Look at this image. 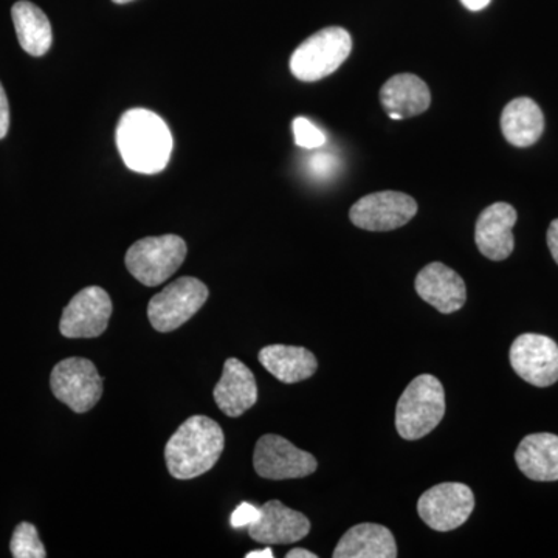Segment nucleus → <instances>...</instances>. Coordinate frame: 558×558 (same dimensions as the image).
Returning <instances> with one entry per match:
<instances>
[{"instance_id": "1", "label": "nucleus", "mask_w": 558, "mask_h": 558, "mask_svg": "<svg viewBox=\"0 0 558 558\" xmlns=\"http://www.w3.org/2000/svg\"><path fill=\"white\" fill-rule=\"evenodd\" d=\"M117 146L130 170L157 174L167 168L174 142L160 116L148 109H131L121 116L117 126Z\"/></svg>"}, {"instance_id": "32", "label": "nucleus", "mask_w": 558, "mask_h": 558, "mask_svg": "<svg viewBox=\"0 0 558 558\" xmlns=\"http://www.w3.org/2000/svg\"><path fill=\"white\" fill-rule=\"evenodd\" d=\"M112 2L120 3V5H121V3H130V2H132V0H112Z\"/></svg>"}, {"instance_id": "25", "label": "nucleus", "mask_w": 558, "mask_h": 558, "mask_svg": "<svg viewBox=\"0 0 558 558\" xmlns=\"http://www.w3.org/2000/svg\"><path fill=\"white\" fill-rule=\"evenodd\" d=\"M259 519V508L256 506L250 505V502H242L240 508L234 510L233 515H231V526L241 529L248 527L250 524L255 523L256 520Z\"/></svg>"}, {"instance_id": "9", "label": "nucleus", "mask_w": 558, "mask_h": 558, "mask_svg": "<svg viewBox=\"0 0 558 558\" xmlns=\"http://www.w3.org/2000/svg\"><path fill=\"white\" fill-rule=\"evenodd\" d=\"M253 465L260 478L281 481L306 478L315 473L318 462L282 436L266 435L256 442Z\"/></svg>"}, {"instance_id": "26", "label": "nucleus", "mask_w": 558, "mask_h": 558, "mask_svg": "<svg viewBox=\"0 0 558 558\" xmlns=\"http://www.w3.org/2000/svg\"><path fill=\"white\" fill-rule=\"evenodd\" d=\"M333 163L336 159L329 154H318L311 159L312 171L317 175H329L333 171Z\"/></svg>"}, {"instance_id": "12", "label": "nucleus", "mask_w": 558, "mask_h": 558, "mask_svg": "<svg viewBox=\"0 0 558 558\" xmlns=\"http://www.w3.org/2000/svg\"><path fill=\"white\" fill-rule=\"evenodd\" d=\"M510 365L527 384L546 388L558 380V344L539 333H523L513 341Z\"/></svg>"}, {"instance_id": "13", "label": "nucleus", "mask_w": 558, "mask_h": 558, "mask_svg": "<svg viewBox=\"0 0 558 558\" xmlns=\"http://www.w3.org/2000/svg\"><path fill=\"white\" fill-rule=\"evenodd\" d=\"M311 521L278 499H271L259 508V519L250 524L248 535L263 545H290L307 537Z\"/></svg>"}, {"instance_id": "4", "label": "nucleus", "mask_w": 558, "mask_h": 558, "mask_svg": "<svg viewBox=\"0 0 558 558\" xmlns=\"http://www.w3.org/2000/svg\"><path fill=\"white\" fill-rule=\"evenodd\" d=\"M351 50L352 38L344 28H323L293 51L290 72L296 80L314 83L339 70Z\"/></svg>"}, {"instance_id": "16", "label": "nucleus", "mask_w": 558, "mask_h": 558, "mask_svg": "<svg viewBox=\"0 0 558 558\" xmlns=\"http://www.w3.org/2000/svg\"><path fill=\"white\" fill-rule=\"evenodd\" d=\"M213 398L226 416H242L258 402V385L252 369L241 360H227L222 377L213 391Z\"/></svg>"}, {"instance_id": "8", "label": "nucleus", "mask_w": 558, "mask_h": 558, "mask_svg": "<svg viewBox=\"0 0 558 558\" xmlns=\"http://www.w3.org/2000/svg\"><path fill=\"white\" fill-rule=\"evenodd\" d=\"M475 509L472 488L462 483H442L425 492L417 512L428 527L438 532L454 531L465 523Z\"/></svg>"}, {"instance_id": "3", "label": "nucleus", "mask_w": 558, "mask_h": 558, "mask_svg": "<svg viewBox=\"0 0 558 558\" xmlns=\"http://www.w3.org/2000/svg\"><path fill=\"white\" fill-rule=\"evenodd\" d=\"M446 414V391L435 376L422 374L411 381L396 407L400 438L417 440L429 435Z\"/></svg>"}, {"instance_id": "15", "label": "nucleus", "mask_w": 558, "mask_h": 558, "mask_svg": "<svg viewBox=\"0 0 558 558\" xmlns=\"http://www.w3.org/2000/svg\"><path fill=\"white\" fill-rule=\"evenodd\" d=\"M517 223V211L512 205L497 202L481 213L476 222L475 242L481 255L492 260H505L515 247L512 229Z\"/></svg>"}, {"instance_id": "27", "label": "nucleus", "mask_w": 558, "mask_h": 558, "mask_svg": "<svg viewBox=\"0 0 558 558\" xmlns=\"http://www.w3.org/2000/svg\"><path fill=\"white\" fill-rule=\"evenodd\" d=\"M10 130V106L9 98H7L5 90L0 84V140L9 134Z\"/></svg>"}, {"instance_id": "17", "label": "nucleus", "mask_w": 558, "mask_h": 558, "mask_svg": "<svg viewBox=\"0 0 558 558\" xmlns=\"http://www.w3.org/2000/svg\"><path fill=\"white\" fill-rule=\"evenodd\" d=\"M380 101L389 119L405 120L421 116L432 105L427 83L411 73H400L384 84Z\"/></svg>"}, {"instance_id": "20", "label": "nucleus", "mask_w": 558, "mask_h": 558, "mask_svg": "<svg viewBox=\"0 0 558 558\" xmlns=\"http://www.w3.org/2000/svg\"><path fill=\"white\" fill-rule=\"evenodd\" d=\"M517 465L532 481H558V436L550 433L529 435L515 451Z\"/></svg>"}, {"instance_id": "29", "label": "nucleus", "mask_w": 558, "mask_h": 558, "mask_svg": "<svg viewBox=\"0 0 558 558\" xmlns=\"http://www.w3.org/2000/svg\"><path fill=\"white\" fill-rule=\"evenodd\" d=\"M461 2L470 11H481L488 7L490 0H461Z\"/></svg>"}, {"instance_id": "24", "label": "nucleus", "mask_w": 558, "mask_h": 558, "mask_svg": "<svg viewBox=\"0 0 558 558\" xmlns=\"http://www.w3.org/2000/svg\"><path fill=\"white\" fill-rule=\"evenodd\" d=\"M293 135H295V143L300 148L318 149L326 145L325 132L304 117H296L293 120Z\"/></svg>"}, {"instance_id": "5", "label": "nucleus", "mask_w": 558, "mask_h": 558, "mask_svg": "<svg viewBox=\"0 0 558 558\" xmlns=\"http://www.w3.org/2000/svg\"><path fill=\"white\" fill-rule=\"evenodd\" d=\"M189 247L186 242L175 234L143 238L128 250V270L132 277L148 288H156L170 279L182 266Z\"/></svg>"}, {"instance_id": "2", "label": "nucleus", "mask_w": 558, "mask_h": 558, "mask_svg": "<svg viewBox=\"0 0 558 558\" xmlns=\"http://www.w3.org/2000/svg\"><path fill=\"white\" fill-rule=\"evenodd\" d=\"M226 435L218 422L207 416H191L165 447L168 472L175 480H194L215 468L222 457Z\"/></svg>"}, {"instance_id": "22", "label": "nucleus", "mask_w": 558, "mask_h": 558, "mask_svg": "<svg viewBox=\"0 0 558 558\" xmlns=\"http://www.w3.org/2000/svg\"><path fill=\"white\" fill-rule=\"evenodd\" d=\"M11 16L22 49L32 57H44L53 43V33L46 13L35 3L20 0L11 9Z\"/></svg>"}, {"instance_id": "10", "label": "nucleus", "mask_w": 558, "mask_h": 558, "mask_svg": "<svg viewBox=\"0 0 558 558\" xmlns=\"http://www.w3.org/2000/svg\"><path fill=\"white\" fill-rule=\"evenodd\" d=\"M112 311V300L105 289H83L62 311L61 333L65 339H97L108 329Z\"/></svg>"}, {"instance_id": "11", "label": "nucleus", "mask_w": 558, "mask_h": 558, "mask_svg": "<svg viewBox=\"0 0 558 558\" xmlns=\"http://www.w3.org/2000/svg\"><path fill=\"white\" fill-rule=\"evenodd\" d=\"M416 213L417 202L409 194L380 191L355 202L349 218L362 230L391 231L407 226Z\"/></svg>"}, {"instance_id": "7", "label": "nucleus", "mask_w": 558, "mask_h": 558, "mask_svg": "<svg viewBox=\"0 0 558 558\" xmlns=\"http://www.w3.org/2000/svg\"><path fill=\"white\" fill-rule=\"evenodd\" d=\"M50 387L54 398L73 413L83 414L100 402L102 377L89 359L70 357L51 371Z\"/></svg>"}, {"instance_id": "28", "label": "nucleus", "mask_w": 558, "mask_h": 558, "mask_svg": "<svg viewBox=\"0 0 558 558\" xmlns=\"http://www.w3.org/2000/svg\"><path fill=\"white\" fill-rule=\"evenodd\" d=\"M548 247L553 253V258L558 264V219L553 220L548 230Z\"/></svg>"}, {"instance_id": "31", "label": "nucleus", "mask_w": 558, "mask_h": 558, "mask_svg": "<svg viewBox=\"0 0 558 558\" xmlns=\"http://www.w3.org/2000/svg\"><path fill=\"white\" fill-rule=\"evenodd\" d=\"M274 557H275L274 550H271L270 548L252 550V553H248L247 556H245V558H274Z\"/></svg>"}, {"instance_id": "14", "label": "nucleus", "mask_w": 558, "mask_h": 558, "mask_svg": "<svg viewBox=\"0 0 558 558\" xmlns=\"http://www.w3.org/2000/svg\"><path fill=\"white\" fill-rule=\"evenodd\" d=\"M414 286L417 295L440 314H454L468 301L464 279L442 263L428 264L418 271Z\"/></svg>"}, {"instance_id": "21", "label": "nucleus", "mask_w": 558, "mask_h": 558, "mask_svg": "<svg viewBox=\"0 0 558 558\" xmlns=\"http://www.w3.org/2000/svg\"><path fill=\"white\" fill-rule=\"evenodd\" d=\"M501 131L510 145L527 148L542 137L545 117L537 102L531 98H515L502 110Z\"/></svg>"}, {"instance_id": "6", "label": "nucleus", "mask_w": 558, "mask_h": 558, "mask_svg": "<svg viewBox=\"0 0 558 558\" xmlns=\"http://www.w3.org/2000/svg\"><path fill=\"white\" fill-rule=\"evenodd\" d=\"M209 290L201 279L183 277L175 279L148 304L150 325L159 332H172L190 322L207 303Z\"/></svg>"}, {"instance_id": "18", "label": "nucleus", "mask_w": 558, "mask_h": 558, "mask_svg": "<svg viewBox=\"0 0 558 558\" xmlns=\"http://www.w3.org/2000/svg\"><path fill=\"white\" fill-rule=\"evenodd\" d=\"M333 558H396L395 535L380 524L362 523L349 529L332 553Z\"/></svg>"}, {"instance_id": "30", "label": "nucleus", "mask_w": 558, "mask_h": 558, "mask_svg": "<svg viewBox=\"0 0 558 558\" xmlns=\"http://www.w3.org/2000/svg\"><path fill=\"white\" fill-rule=\"evenodd\" d=\"M286 558H317V554L311 553V550L307 549L296 548L289 550V553L286 554Z\"/></svg>"}, {"instance_id": "19", "label": "nucleus", "mask_w": 558, "mask_h": 558, "mask_svg": "<svg viewBox=\"0 0 558 558\" xmlns=\"http://www.w3.org/2000/svg\"><path fill=\"white\" fill-rule=\"evenodd\" d=\"M258 359L260 365L282 384H299L310 379L318 368L317 357L310 349L288 344L263 348Z\"/></svg>"}, {"instance_id": "23", "label": "nucleus", "mask_w": 558, "mask_h": 558, "mask_svg": "<svg viewBox=\"0 0 558 558\" xmlns=\"http://www.w3.org/2000/svg\"><path fill=\"white\" fill-rule=\"evenodd\" d=\"M11 556L14 558H46L47 553L40 542L38 529L32 523L17 524L10 542Z\"/></svg>"}]
</instances>
